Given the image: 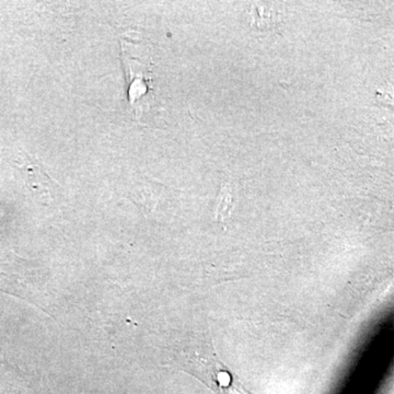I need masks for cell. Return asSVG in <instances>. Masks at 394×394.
Segmentation results:
<instances>
[{"instance_id":"1","label":"cell","mask_w":394,"mask_h":394,"mask_svg":"<svg viewBox=\"0 0 394 394\" xmlns=\"http://www.w3.org/2000/svg\"><path fill=\"white\" fill-rule=\"evenodd\" d=\"M139 48L133 42L122 41L123 64L128 82V99L131 111L137 117L143 113V106H148L151 90V65L149 56L139 58Z\"/></svg>"},{"instance_id":"2","label":"cell","mask_w":394,"mask_h":394,"mask_svg":"<svg viewBox=\"0 0 394 394\" xmlns=\"http://www.w3.org/2000/svg\"><path fill=\"white\" fill-rule=\"evenodd\" d=\"M19 168L20 169L24 168V170H26V175H28L26 181H28V185L33 191V193L40 196L43 202L45 199H50V189H48L50 179L46 177L41 168L32 163V161Z\"/></svg>"}]
</instances>
